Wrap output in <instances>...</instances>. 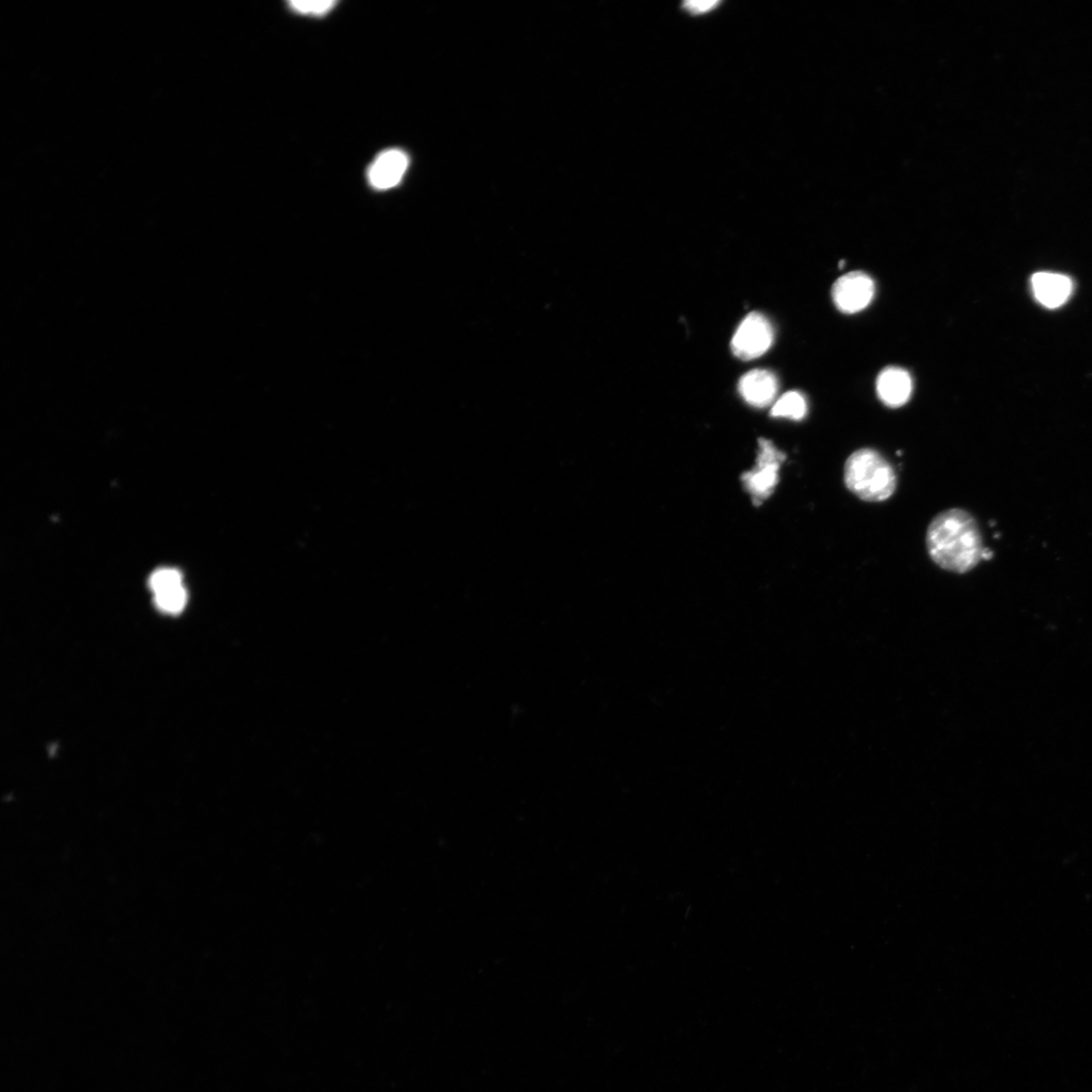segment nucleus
Returning <instances> with one entry per match:
<instances>
[{"label": "nucleus", "mask_w": 1092, "mask_h": 1092, "mask_svg": "<svg viewBox=\"0 0 1092 1092\" xmlns=\"http://www.w3.org/2000/svg\"><path fill=\"white\" fill-rule=\"evenodd\" d=\"M186 601L187 594L183 585L155 594L156 605L162 612L174 614V616L184 609Z\"/></svg>", "instance_id": "nucleus-11"}, {"label": "nucleus", "mask_w": 1092, "mask_h": 1092, "mask_svg": "<svg viewBox=\"0 0 1092 1092\" xmlns=\"http://www.w3.org/2000/svg\"><path fill=\"white\" fill-rule=\"evenodd\" d=\"M739 391L747 404L764 408L775 400L778 391V380L776 375L769 370L755 369L748 371L740 380Z\"/></svg>", "instance_id": "nucleus-8"}, {"label": "nucleus", "mask_w": 1092, "mask_h": 1092, "mask_svg": "<svg viewBox=\"0 0 1092 1092\" xmlns=\"http://www.w3.org/2000/svg\"><path fill=\"white\" fill-rule=\"evenodd\" d=\"M774 341L769 320L760 313H750L741 323L731 340L733 354L743 361H752L765 354Z\"/></svg>", "instance_id": "nucleus-3"}, {"label": "nucleus", "mask_w": 1092, "mask_h": 1092, "mask_svg": "<svg viewBox=\"0 0 1092 1092\" xmlns=\"http://www.w3.org/2000/svg\"><path fill=\"white\" fill-rule=\"evenodd\" d=\"M758 466L745 473L743 480L746 489L752 494L756 504L762 503L775 490L779 480V470L785 455L769 440H760Z\"/></svg>", "instance_id": "nucleus-4"}, {"label": "nucleus", "mask_w": 1092, "mask_h": 1092, "mask_svg": "<svg viewBox=\"0 0 1092 1092\" xmlns=\"http://www.w3.org/2000/svg\"><path fill=\"white\" fill-rule=\"evenodd\" d=\"M832 300L844 314H856L867 308L875 296V283L862 271H852L832 286Z\"/></svg>", "instance_id": "nucleus-5"}, {"label": "nucleus", "mask_w": 1092, "mask_h": 1092, "mask_svg": "<svg viewBox=\"0 0 1092 1092\" xmlns=\"http://www.w3.org/2000/svg\"><path fill=\"white\" fill-rule=\"evenodd\" d=\"M718 5V2H689L685 4L686 9L693 13L706 12Z\"/></svg>", "instance_id": "nucleus-14"}, {"label": "nucleus", "mask_w": 1092, "mask_h": 1092, "mask_svg": "<svg viewBox=\"0 0 1092 1092\" xmlns=\"http://www.w3.org/2000/svg\"><path fill=\"white\" fill-rule=\"evenodd\" d=\"M926 544L934 564L956 574L968 573L989 557L976 520L963 509L937 514L929 525Z\"/></svg>", "instance_id": "nucleus-1"}, {"label": "nucleus", "mask_w": 1092, "mask_h": 1092, "mask_svg": "<svg viewBox=\"0 0 1092 1092\" xmlns=\"http://www.w3.org/2000/svg\"><path fill=\"white\" fill-rule=\"evenodd\" d=\"M336 2H291L289 5L303 14L324 15L330 11Z\"/></svg>", "instance_id": "nucleus-13"}, {"label": "nucleus", "mask_w": 1092, "mask_h": 1092, "mask_svg": "<svg viewBox=\"0 0 1092 1092\" xmlns=\"http://www.w3.org/2000/svg\"><path fill=\"white\" fill-rule=\"evenodd\" d=\"M408 163V158L401 150L390 149L383 152L368 169L369 183L375 190L391 189L402 180Z\"/></svg>", "instance_id": "nucleus-6"}, {"label": "nucleus", "mask_w": 1092, "mask_h": 1092, "mask_svg": "<svg viewBox=\"0 0 1092 1092\" xmlns=\"http://www.w3.org/2000/svg\"><path fill=\"white\" fill-rule=\"evenodd\" d=\"M876 390L884 405L899 408L906 405L912 398L913 379L906 369L896 367L887 368L879 374Z\"/></svg>", "instance_id": "nucleus-7"}, {"label": "nucleus", "mask_w": 1092, "mask_h": 1092, "mask_svg": "<svg viewBox=\"0 0 1092 1092\" xmlns=\"http://www.w3.org/2000/svg\"><path fill=\"white\" fill-rule=\"evenodd\" d=\"M808 402L799 391H788L773 406L771 415L777 418L802 420L808 414Z\"/></svg>", "instance_id": "nucleus-10"}, {"label": "nucleus", "mask_w": 1092, "mask_h": 1092, "mask_svg": "<svg viewBox=\"0 0 1092 1092\" xmlns=\"http://www.w3.org/2000/svg\"><path fill=\"white\" fill-rule=\"evenodd\" d=\"M1032 288L1036 299L1047 306L1055 309L1062 305L1072 293V282L1069 278L1053 272H1038L1032 278Z\"/></svg>", "instance_id": "nucleus-9"}, {"label": "nucleus", "mask_w": 1092, "mask_h": 1092, "mask_svg": "<svg viewBox=\"0 0 1092 1092\" xmlns=\"http://www.w3.org/2000/svg\"><path fill=\"white\" fill-rule=\"evenodd\" d=\"M844 482L850 492L866 502L890 499L897 487L892 464L873 449L852 452L844 467Z\"/></svg>", "instance_id": "nucleus-2"}, {"label": "nucleus", "mask_w": 1092, "mask_h": 1092, "mask_svg": "<svg viewBox=\"0 0 1092 1092\" xmlns=\"http://www.w3.org/2000/svg\"><path fill=\"white\" fill-rule=\"evenodd\" d=\"M182 584V575L177 569L163 568L153 573L149 578V588L153 594L172 589Z\"/></svg>", "instance_id": "nucleus-12"}]
</instances>
